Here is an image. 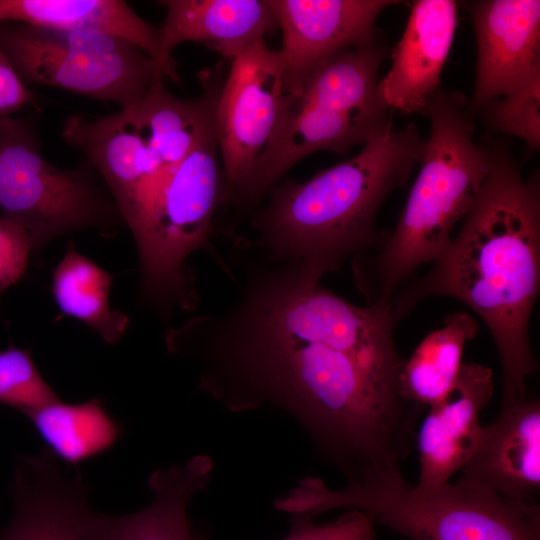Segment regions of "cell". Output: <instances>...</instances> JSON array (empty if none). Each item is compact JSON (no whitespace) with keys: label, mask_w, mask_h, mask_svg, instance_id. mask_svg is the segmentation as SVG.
Returning a JSON list of instances; mask_svg holds the SVG:
<instances>
[{"label":"cell","mask_w":540,"mask_h":540,"mask_svg":"<svg viewBox=\"0 0 540 540\" xmlns=\"http://www.w3.org/2000/svg\"><path fill=\"white\" fill-rule=\"evenodd\" d=\"M214 469L210 456L199 454L183 465L154 471L148 486L153 500L123 516L99 513L107 540H197L187 509L193 496L207 488Z\"/></svg>","instance_id":"19"},{"label":"cell","mask_w":540,"mask_h":540,"mask_svg":"<svg viewBox=\"0 0 540 540\" xmlns=\"http://www.w3.org/2000/svg\"><path fill=\"white\" fill-rule=\"evenodd\" d=\"M197 540L207 539L198 532ZM283 540H375L374 523L358 510L323 524H316L309 514H292L290 532Z\"/></svg>","instance_id":"26"},{"label":"cell","mask_w":540,"mask_h":540,"mask_svg":"<svg viewBox=\"0 0 540 540\" xmlns=\"http://www.w3.org/2000/svg\"><path fill=\"white\" fill-rule=\"evenodd\" d=\"M453 0H417L411 6L392 64L379 79L378 91L390 108L404 115L425 114L440 89L443 67L457 29Z\"/></svg>","instance_id":"14"},{"label":"cell","mask_w":540,"mask_h":540,"mask_svg":"<svg viewBox=\"0 0 540 540\" xmlns=\"http://www.w3.org/2000/svg\"><path fill=\"white\" fill-rule=\"evenodd\" d=\"M199 76L202 93L194 99L174 96L161 78L129 107L147 145L153 174L150 198L165 176L217 130L216 109L224 80L209 71Z\"/></svg>","instance_id":"17"},{"label":"cell","mask_w":540,"mask_h":540,"mask_svg":"<svg viewBox=\"0 0 540 540\" xmlns=\"http://www.w3.org/2000/svg\"><path fill=\"white\" fill-rule=\"evenodd\" d=\"M32 243L17 223L0 216V293L17 283L25 274Z\"/></svg>","instance_id":"27"},{"label":"cell","mask_w":540,"mask_h":540,"mask_svg":"<svg viewBox=\"0 0 540 540\" xmlns=\"http://www.w3.org/2000/svg\"><path fill=\"white\" fill-rule=\"evenodd\" d=\"M480 112L493 130L518 137L533 150L539 149L540 80L488 102Z\"/></svg>","instance_id":"25"},{"label":"cell","mask_w":540,"mask_h":540,"mask_svg":"<svg viewBox=\"0 0 540 540\" xmlns=\"http://www.w3.org/2000/svg\"><path fill=\"white\" fill-rule=\"evenodd\" d=\"M223 195L214 131L165 176L133 233L140 260L141 296L162 315L197 306L195 277L186 261L195 251L209 247Z\"/></svg>","instance_id":"6"},{"label":"cell","mask_w":540,"mask_h":540,"mask_svg":"<svg viewBox=\"0 0 540 540\" xmlns=\"http://www.w3.org/2000/svg\"><path fill=\"white\" fill-rule=\"evenodd\" d=\"M424 116L429 137L394 230L378 247L352 258L354 284L367 305L389 303L416 269L445 252L490 172L491 149L475 141L463 93L440 88Z\"/></svg>","instance_id":"3"},{"label":"cell","mask_w":540,"mask_h":540,"mask_svg":"<svg viewBox=\"0 0 540 540\" xmlns=\"http://www.w3.org/2000/svg\"><path fill=\"white\" fill-rule=\"evenodd\" d=\"M477 329L467 313L448 315L442 327L430 332L402 361L397 379L400 396L422 409L445 400L458 378L465 345Z\"/></svg>","instance_id":"21"},{"label":"cell","mask_w":540,"mask_h":540,"mask_svg":"<svg viewBox=\"0 0 540 540\" xmlns=\"http://www.w3.org/2000/svg\"><path fill=\"white\" fill-rule=\"evenodd\" d=\"M59 400L38 371L29 349L0 350V403L24 415Z\"/></svg>","instance_id":"24"},{"label":"cell","mask_w":540,"mask_h":540,"mask_svg":"<svg viewBox=\"0 0 540 540\" xmlns=\"http://www.w3.org/2000/svg\"><path fill=\"white\" fill-rule=\"evenodd\" d=\"M0 49L26 85L64 89L121 109L165 77L141 48L101 30L0 21Z\"/></svg>","instance_id":"7"},{"label":"cell","mask_w":540,"mask_h":540,"mask_svg":"<svg viewBox=\"0 0 540 540\" xmlns=\"http://www.w3.org/2000/svg\"><path fill=\"white\" fill-rule=\"evenodd\" d=\"M87 164L72 169L51 164L27 121L0 117V209L27 232L32 253L66 233L108 229L122 220Z\"/></svg>","instance_id":"8"},{"label":"cell","mask_w":540,"mask_h":540,"mask_svg":"<svg viewBox=\"0 0 540 540\" xmlns=\"http://www.w3.org/2000/svg\"><path fill=\"white\" fill-rule=\"evenodd\" d=\"M490 149V172L456 236L389 305L396 323L432 296L470 307L495 342L505 405L526 397V380L537 368L529 323L540 288V184L536 174L523 176L505 144Z\"/></svg>","instance_id":"1"},{"label":"cell","mask_w":540,"mask_h":540,"mask_svg":"<svg viewBox=\"0 0 540 540\" xmlns=\"http://www.w3.org/2000/svg\"><path fill=\"white\" fill-rule=\"evenodd\" d=\"M29 105L36 106L34 95L0 49V117L12 116Z\"/></svg>","instance_id":"28"},{"label":"cell","mask_w":540,"mask_h":540,"mask_svg":"<svg viewBox=\"0 0 540 540\" xmlns=\"http://www.w3.org/2000/svg\"><path fill=\"white\" fill-rule=\"evenodd\" d=\"M46 448L57 459L77 465L112 448L121 436L120 425L99 399L70 404L60 399L28 414Z\"/></svg>","instance_id":"22"},{"label":"cell","mask_w":540,"mask_h":540,"mask_svg":"<svg viewBox=\"0 0 540 540\" xmlns=\"http://www.w3.org/2000/svg\"><path fill=\"white\" fill-rule=\"evenodd\" d=\"M0 21L55 29L105 31L132 42L159 66L160 27L141 18L126 1L0 0Z\"/></svg>","instance_id":"20"},{"label":"cell","mask_w":540,"mask_h":540,"mask_svg":"<svg viewBox=\"0 0 540 540\" xmlns=\"http://www.w3.org/2000/svg\"><path fill=\"white\" fill-rule=\"evenodd\" d=\"M425 146L426 138L409 123L306 181H279L252 212L253 235L236 239L264 259L298 263L322 280L350 257L383 243L388 233L378 230L377 213L405 185Z\"/></svg>","instance_id":"2"},{"label":"cell","mask_w":540,"mask_h":540,"mask_svg":"<svg viewBox=\"0 0 540 540\" xmlns=\"http://www.w3.org/2000/svg\"><path fill=\"white\" fill-rule=\"evenodd\" d=\"M477 44L473 95L478 114L490 101L540 80V1L480 0L463 3Z\"/></svg>","instance_id":"12"},{"label":"cell","mask_w":540,"mask_h":540,"mask_svg":"<svg viewBox=\"0 0 540 540\" xmlns=\"http://www.w3.org/2000/svg\"><path fill=\"white\" fill-rule=\"evenodd\" d=\"M282 32L284 94L296 95L327 59L378 39L376 20L398 1L267 0Z\"/></svg>","instance_id":"10"},{"label":"cell","mask_w":540,"mask_h":540,"mask_svg":"<svg viewBox=\"0 0 540 540\" xmlns=\"http://www.w3.org/2000/svg\"><path fill=\"white\" fill-rule=\"evenodd\" d=\"M386 55L379 39L344 49L322 63L298 94H284L273 133L229 205L253 212L305 157L318 151L346 156L392 129L391 110L378 91Z\"/></svg>","instance_id":"4"},{"label":"cell","mask_w":540,"mask_h":540,"mask_svg":"<svg viewBox=\"0 0 540 540\" xmlns=\"http://www.w3.org/2000/svg\"><path fill=\"white\" fill-rule=\"evenodd\" d=\"M498 493L535 498L540 489V402L527 396L505 404L482 427L478 446L460 470Z\"/></svg>","instance_id":"18"},{"label":"cell","mask_w":540,"mask_h":540,"mask_svg":"<svg viewBox=\"0 0 540 540\" xmlns=\"http://www.w3.org/2000/svg\"><path fill=\"white\" fill-rule=\"evenodd\" d=\"M113 276L81 255L73 241L52 272V292L61 311L74 317L109 344H116L127 330L128 316L109 306Z\"/></svg>","instance_id":"23"},{"label":"cell","mask_w":540,"mask_h":540,"mask_svg":"<svg viewBox=\"0 0 540 540\" xmlns=\"http://www.w3.org/2000/svg\"><path fill=\"white\" fill-rule=\"evenodd\" d=\"M494 390L492 371L478 363L463 362L449 395L429 408L418 434L419 488L449 482L474 454L482 432L480 414Z\"/></svg>","instance_id":"15"},{"label":"cell","mask_w":540,"mask_h":540,"mask_svg":"<svg viewBox=\"0 0 540 540\" xmlns=\"http://www.w3.org/2000/svg\"><path fill=\"white\" fill-rule=\"evenodd\" d=\"M316 502L321 513L358 510L411 540H540L536 498L505 496L463 476L434 488L412 485L402 474L335 490L323 484Z\"/></svg>","instance_id":"5"},{"label":"cell","mask_w":540,"mask_h":540,"mask_svg":"<svg viewBox=\"0 0 540 540\" xmlns=\"http://www.w3.org/2000/svg\"><path fill=\"white\" fill-rule=\"evenodd\" d=\"M61 134L100 174L133 234L151 196L153 174L145 139L131 110L120 109L92 120L69 116Z\"/></svg>","instance_id":"13"},{"label":"cell","mask_w":540,"mask_h":540,"mask_svg":"<svg viewBox=\"0 0 540 540\" xmlns=\"http://www.w3.org/2000/svg\"><path fill=\"white\" fill-rule=\"evenodd\" d=\"M10 495L13 514L0 540H107L84 479L62 472L47 448L19 458Z\"/></svg>","instance_id":"11"},{"label":"cell","mask_w":540,"mask_h":540,"mask_svg":"<svg viewBox=\"0 0 540 540\" xmlns=\"http://www.w3.org/2000/svg\"><path fill=\"white\" fill-rule=\"evenodd\" d=\"M216 109L220 161L224 178L222 205H228L275 128L282 97L283 73L278 50L265 39L231 62Z\"/></svg>","instance_id":"9"},{"label":"cell","mask_w":540,"mask_h":540,"mask_svg":"<svg viewBox=\"0 0 540 540\" xmlns=\"http://www.w3.org/2000/svg\"><path fill=\"white\" fill-rule=\"evenodd\" d=\"M166 8L161 30L159 66L179 82L173 50L195 42L232 61L257 41L279 29L267 0H163Z\"/></svg>","instance_id":"16"}]
</instances>
